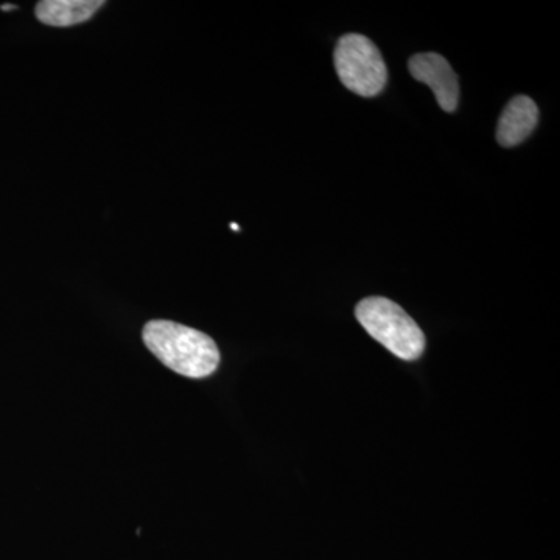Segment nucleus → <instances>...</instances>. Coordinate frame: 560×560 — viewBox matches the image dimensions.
Segmentation results:
<instances>
[{"instance_id": "2", "label": "nucleus", "mask_w": 560, "mask_h": 560, "mask_svg": "<svg viewBox=\"0 0 560 560\" xmlns=\"http://www.w3.org/2000/svg\"><path fill=\"white\" fill-rule=\"evenodd\" d=\"M357 319L375 341L401 360H418L425 349V337L415 319L396 302L368 298L357 305Z\"/></svg>"}, {"instance_id": "5", "label": "nucleus", "mask_w": 560, "mask_h": 560, "mask_svg": "<svg viewBox=\"0 0 560 560\" xmlns=\"http://www.w3.org/2000/svg\"><path fill=\"white\" fill-rule=\"evenodd\" d=\"M539 121V109L533 98L518 95L501 114L497 140L501 147H515L528 139Z\"/></svg>"}, {"instance_id": "1", "label": "nucleus", "mask_w": 560, "mask_h": 560, "mask_svg": "<svg viewBox=\"0 0 560 560\" xmlns=\"http://www.w3.org/2000/svg\"><path fill=\"white\" fill-rule=\"evenodd\" d=\"M143 341L168 370L184 377H209L220 364V350L209 335L172 320H151Z\"/></svg>"}, {"instance_id": "8", "label": "nucleus", "mask_w": 560, "mask_h": 560, "mask_svg": "<svg viewBox=\"0 0 560 560\" xmlns=\"http://www.w3.org/2000/svg\"><path fill=\"white\" fill-rule=\"evenodd\" d=\"M231 226H232V230H234V231H238V226H237V224H231Z\"/></svg>"}, {"instance_id": "4", "label": "nucleus", "mask_w": 560, "mask_h": 560, "mask_svg": "<svg viewBox=\"0 0 560 560\" xmlns=\"http://www.w3.org/2000/svg\"><path fill=\"white\" fill-rule=\"evenodd\" d=\"M408 66L416 80L430 86L442 109L453 113L458 108V77L444 57L438 54H419L411 57Z\"/></svg>"}, {"instance_id": "3", "label": "nucleus", "mask_w": 560, "mask_h": 560, "mask_svg": "<svg viewBox=\"0 0 560 560\" xmlns=\"http://www.w3.org/2000/svg\"><path fill=\"white\" fill-rule=\"evenodd\" d=\"M335 69L341 83L361 97L381 94L388 80V70L381 50L366 36L349 33L338 40Z\"/></svg>"}, {"instance_id": "7", "label": "nucleus", "mask_w": 560, "mask_h": 560, "mask_svg": "<svg viewBox=\"0 0 560 560\" xmlns=\"http://www.w3.org/2000/svg\"><path fill=\"white\" fill-rule=\"evenodd\" d=\"M0 9H2V11H10V10L16 9V7H14V5H2V7H0Z\"/></svg>"}, {"instance_id": "6", "label": "nucleus", "mask_w": 560, "mask_h": 560, "mask_svg": "<svg viewBox=\"0 0 560 560\" xmlns=\"http://www.w3.org/2000/svg\"><path fill=\"white\" fill-rule=\"evenodd\" d=\"M102 7V0H43L36 5V18L50 27H72L90 21Z\"/></svg>"}]
</instances>
